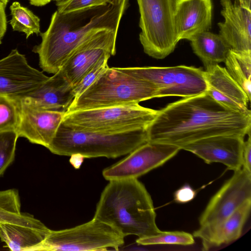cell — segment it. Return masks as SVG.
Masks as SVG:
<instances>
[{"instance_id":"6da1fadb","label":"cell","mask_w":251,"mask_h":251,"mask_svg":"<svg viewBox=\"0 0 251 251\" xmlns=\"http://www.w3.org/2000/svg\"><path fill=\"white\" fill-rule=\"evenodd\" d=\"M251 112L231 109L206 93L185 98L158 110L148 127V141L181 148L188 144L221 135L251 134Z\"/></svg>"},{"instance_id":"7a4b0ae2","label":"cell","mask_w":251,"mask_h":251,"mask_svg":"<svg viewBox=\"0 0 251 251\" xmlns=\"http://www.w3.org/2000/svg\"><path fill=\"white\" fill-rule=\"evenodd\" d=\"M128 0H116L104 4L67 13L55 11L46 31L40 33L41 43L34 47L43 71L54 74L75 50L97 32H117Z\"/></svg>"},{"instance_id":"3957f363","label":"cell","mask_w":251,"mask_h":251,"mask_svg":"<svg viewBox=\"0 0 251 251\" xmlns=\"http://www.w3.org/2000/svg\"><path fill=\"white\" fill-rule=\"evenodd\" d=\"M94 218L125 237L143 238L161 231L156 224L151 197L138 178L109 180L101 194Z\"/></svg>"},{"instance_id":"277c9868","label":"cell","mask_w":251,"mask_h":251,"mask_svg":"<svg viewBox=\"0 0 251 251\" xmlns=\"http://www.w3.org/2000/svg\"><path fill=\"white\" fill-rule=\"evenodd\" d=\"M148 141L146 129L116 133L85 131L61 122L47 149L59 155L115 158L130 153Z\"/></svg>"},{"instance_id":"5b68a950","label":"cell","mask_w":251,"mask_h":251,"mask_svg":"<svg viewBox=\"0 0 251 251\" xmlns=\"http://www.w3.org/2000/svg\"><path fill=\"white\" fill-rule=\"evenodd\" d=\"M159 88L154 84L108 67L79 96L67 112L109 106L139 103L158 98Z\"/></svg>"},{"instance_id":"8992f818","label":"cell","mask_w":251,"mask_h":251,"mask_svg":"<svg viewBox=\"0 0 251 251\" xmlns=\"http://www.w3.org/2000/svg\"><path fill=\"white\" fill-rule=\"evenodd\" d=\"M158 110L139 103L66 113L62 123L77 130L116 133L147 129Z\"/></svg>"},{"instance_id":"52a82bcc","label":"cell","mask_w":251,"mask_h":251,"mask_svg":"<svg viewBox=\"0 0 251 251\" xmlns=\"http://www.w3.org/2000/svg\"><path fill=\"white\" fill-rule=\"evenodd\" d=\"M141 28L139 40L149 56L162 59L178 43L174 25L175 0H137Z\"/></svg>"},{"instance_id":"ba28073f","label":"cell","mask_w":251,"mask_h":251,"mask_svg":"<svg viewBox=\"0 0 251 251\" xmlns=\"http://www.w3.org/2000/svg\"><path fill=\"white\" fill-rule=\"evenodd\" d=\"M125 236L110 225L93 218L70 228L50 230L45 239L31 251L118 250Z\"/></svg>"},{"instance_id":"9c48e42d","label":"cell","mask_w":251,"mask_h":251,"mask_svg":"<svg viewBox=\"0 0 251 251\" xmlns=\"http://www.w3.org/2000/svg\"><path fill=\"white\" fill-rule=\"evenodd\" d=\"M180 150L177 146L148 141L128 155L102 171L104 178L114 179L138 178L175 156Z\"/></svg>"},{"instance_id":"30bf717a","label":"cell","mask_w":251,"mask_h":251,"mask_svg":"<svg viewBox=\"0 0 251 251\" xmlns=\"http://www.w3.org/2000/svg\"><path fill=\"white\" fill-rule=\"evenodd\" d=\"M249 200H251V172L242 166L234 171L211 199L199 219L200 226L219 223Z\"/></svg>"},{"instance_id":"8fae6325","label":"cell","mask_w":251,"mask_h":251,"mask_svg":"<svg viewBox=\"0 0 251 251\" xmlns=\"http://www.w3.org/2000/svg\"><path fill=\"white\" fill-rule=\"evenodd\" d=\"M117 36V32L99 31L75 50L59 70L73 87L100 60L116 54Z\"/></svg>"},{"instance_id":"7c38bea8","label":"cell","mask_w":251,"mask_h":251,"mask_svg":"<svg viewBox=\"0 0 251 251\" xmlns=\"http://www.w3.org/2000/svg\"><path fill=\"white\" fill-rule=\"evenodd\" d=\"M49 77L30 66L17 49L0 60V96L22 97L36 89Z\"/></svg>"},{"instance_id":"4fadbf2b","label":"cell","mask_w":251,"mask_h":251,"mask_svg":"<svg viewBox=\"0 0 251 251\" xmlns=\"http://www.w3.org/2000/svg\"><path fill=\"white\" fill-rule=\"evenodd\" d=\"M244 136L221 135L198 140L183 146L205 163H221L233 171L243 166Z\"/></svg>"},{"instance_id":"5bb4252c","label":"cell","mask_w":251,"mask_h":251,"mask_svg":"<svg viewBox=\"0 0 251 251\" xmlns=\"http://www.w3.org/2000/svg\"><path fill=\"white\" fill-rule=\"evenodd\" d=\"M19 125V137L48 148L54 138L65 113L41 109L21 100Z\"/></svg>"},{"instance_id":"9a60e30c","label":"cell","mask_w":251,"mask_h":251,"mask_svg":"<svg viewBox=\"0 0 251 251\" xmlns=\"http://www.w3.org/2000/svg\"><path fill=\"white\" fill-rule=\"evenodd\" d=\"M224 22L218 24L219 35L230 49L251 52V10L240 6L237 0H221Z\"/></svg>"},{"instance_id":"2e32d148","label":"cell","mask_w":251,"mask_h":251,"mask_svg":"<svg viewBox=\"0 0 251 251\" xmlns=\"http://www.w3.org/2000/svg\"><path fill=\"white\" fill-rule=\"evenodd\" d=\"M212 0H175L174 25L178 42L190 41L212 25Z\"/></svg>"},{"instance_id":"e0dca14e","label":"cell","mask_w":251,"mask_h":251,"mask_svg":"<svg viewBox=\"0 0 251 251\" xmlns=\"http://www.w3.org/2000/svg\"><path fill=\"white\" fill-rule=\"evenodd\" d=\"M18 98L37 108L66 113L75 96L73 86L59 71L36 89Z\"/></svg>"},{"instance_id":"ac0fdd59","label":"cell","mask_w":251,"mask_h":251,"mask_svg":"<svg viewBox=\"0 0 251 251\" xmlns=\"http://www.w3.org/2000/svg\"><path fill=\"white\" fill-rule=\"evenodd\" d=\"M207 93L222 105L235 111L249 112L250 100L241 87L234 80L226 68L218 64L206 68Z\"/></svg>"},{"instance_id":"d6986e66","label":"cell","mask_w":251,"mask_h":251,"mask_svg":"<svg viewBox=\"0 0 251 251\" xmlns=\"http://www.w3.org/2000/svg\"><path fill=\"white\" fill-rule=\"evenodd\" d=\"M251 200L241 204L222 222L212 226H200L193 234L202 241L204 250L228 244L238 239L251 211Z\"/></svg>"},{"instance_id":"ffe728a7","label":"cell","mask_w":251,"mask_h":251,"mask_svg":"<svg viewBox=\"0 0 251 251\" xmlns=\"http://www.w3.org/2000/svg\"><path fill=\"white\" fill-rule=\"evenodd\" d=\"M44 228L11 223L0 224V239L12 251H31L40 244L50 233Z\"/></svg>"},{"instance_id":"44dd1931","label":"cell","mask_w":251,"mask_h":251,"mask_svg":"<svg viewBox=\"0 0 251 251\" xmlns=\"http://www.w3.org/2000/svg\"><path fill=\"white\" fill-rule=\"evenodd\" d=\"M204 71L193 66H176V79L172 88L163 93L161 97L189 98L206 93Z\"/></svg>"},{"instance_id":"7402d4cb","label":"cell","mask_w":251,"mask_h":251,"mask_svg":"<svg viewBox=\"0 0 251 251\" xmlns=\"http://www.w3.org/2000/svg\"><path fill=\"white\" fill-rule=\"evenodd\" d=\"M194 52L205 68L224 62L230 47L219 35L209 31L201 32L191 40Z\"/></svg>"},{"instance_id":"603a6c76","label":"cell","mask_w":251,"mask_h":251,"mask_svg":"<svg viewBox=\"0 0 251 251\" xmlns=\"http://www.w3.org/2000/svg\"><path fill=\"white\" fill-rule=\"evenodd\" d=\"M0 223H11L35 228L47 227L32 215L21 212L19 192L15 189L0 191Z\"/></svg>"},{"instance_id":"cb8c5ba5","label":"cell","mask_w":251,"mask_h":251,"mask_svg":"<svg viewBox=\"0 0 251 251\" xmlns=\"http://www.w3.org/2000/svg\"><path fill=\"white\" fill-rule=\"evenodd\" d=\"M123 72L150 82L159 88L158 98L172 88L176 79V66L118 68Z\"/></svg>"},{"instance_id":"d4e9b609","label":"cell","mask_w":251,"mask_h":251,"mask_svg":"<svg viewBox=\"0 0 251 251\" xmlns=\"http://www.w3.org/2000/svg\"><path fill=\"white\" fill-rule=\"evenodd\" d=\"M224 63L228 74L251 100V52H240L230 49Z\"/></svg>"},{"instance_id":"484cf974","label":"cell","mask_w":251,"mask_h":251,"mask_svg":"<svg viewBox=\"0 0 251 251\" xmlns=\"http://www.w3.org/2000/svg\"><path fill=\"white\" fill-rule=\"evenodd\" d=\"M11 19L9 22L13 31L23 32L27 39L35 33H40V18L27 7L18 1L13 2L10 6Z\"/></svg>"},{"instance_id":"4316f807","label":"cell","mask_w":251,"mask_h":251,"mask_svg":"<svg viewBox=\"0 0 251 251\" xmlns=\"http://www.w3.org/2000/svg\"><path fill=\"white\" fill-rule=\"evenodd\" d=\"M20 116L18 98L0 96V132L17 129Z\"/></svg>"},{"instance_id":"83f0119b","label":"cell","mask_w":251,"mask_h":251,"mask_svg":"<svg viewBox=\"0 0 251 251\" xmlns=\"http://www.w3.org/2000/svg\"><path fill=\"white\" fill-rule=\"evenodd\" d=\"M136 242L142 245H191L194 243L192 234L184 231H162L157 234L138 238Z\"/></svg>"},{"instance_id":"f1b7e54d","label":"cell","mask_w":251,"mask_h":251,"mask_svg":"<svg viewBox=\"0 0 251 251\" xmlns=\"http://www.w3.org/2000/svg\"><path fill=\"white\" fill-rule=\"evenodd\" d=\"M18 138L15 130L0 132V177L14 160Z\"/></svg>"},{"instance_id":"f546056e","label":"cell","mask_w":251,"mask_h":251,"mask_svg":"<svg viewBox=\"0 0 251 251\" xmlns=\"http://www.w3.org/2000/svg\"><path fill=\"white\" fill-rule=\"evenodd\" d=\"M110 57V56H106L100 60L73 87L75 99L86 90L107 69L108 67V61Z\"/></svg>"},{"instance_id":"4dcf8cb0","label":"cell","mask_w":251,"mask_h":251,"mask_svg":"<svg viewBox=\"0 0 251 251\" xmlns=\"http://www.w3.org/2000/svg\"><path fill=\"white\" fill-rule=\"evenodd\" d=\"M107 0H65L56 2L57 11L67 13L94 6L104 4Z\"/></svg>"},{"instance_id":"1f68e13d","label":"cell","mask_w":251,"mask_h":251,"mask_svg":"<svg viewBox=\"0 0 251 251\" xmlns=\"http://www.w3.org/2000/svg\"><path fill=\"white\" fill-rule=\"evenodd\" d=\"M196 195V191L190 186L185 185L175 192L174 199L178 203H186L192 201Z\"/></svg>"},{"instance_id":"d6a6232c","label":"cell","mask_w":251,"mask_h":251,"mask_svg":"<svg viewBox=\"0 0 251 251\" xmlns=\"http://www.w3.org/2000/svg\"><path fill=\"white\" fill-rule=\"evenodd\" d=\"M248 139L244 141L243 150V167L251 172V134Z\"/></svg>"},{"instance_id":"836d02e7","label":"cell","mask_w":251,"mask_h":251,"mask_svg":"<svg viewBox=\"0 0 251 251\" xmlns=\"http://www.w3.org/2000/svg\"><path fill=\"white\" fill-rule=\"evenodd\" d=\"M5 8V7L0 3V37L1 38L4 36L7 27Z\"/></svg>"},{"instance_id":"e575fe53","label":"cell","mask_w":251,"mask_h":251,"mask_svg":"<svg viewBox=\"0 0 251 251\" xmlns=\"http://www.w3.org/2000/svg\"><path fill=\"white\" fill-rule=\"evenodd\" d=\"M31 5L36 6H42L45 5L53 0H28Z\"/></svg>"},{"instance_id":"d590c367","label":"cell","mask_w":251,"mask_h":251,"mask_svg":"<svg viewBox=\"0 0 251 251\" xmlns=\"http://www.w3.org/2000/svg\"><path fill=\"white\" fill-rule=\"evenodd\" d=\"M240 6L247 9L248 10H251L250 8V4H251V0H237Z\"/></svg>"},{"instance_id":"8d00e7d4","label":"cell","mask_w":251,"mask_h":251,"mask_svg":"<svg viewBox=\"0 0 251 251\" xmlns=\"http://www.w3.org/2000/svg\"><path fill=\"white\" fill-rule=\"evenodd\" d=\"M9 0H0V3L6 7Z\"/></svg>"},{"instance_id":"74e56055","label":"cell","mask_w":251,"mask_h":251,"mask_svg":"<svg viewBox=\"0 0 251 251\" xmlns=\"http://www.w3.org/2000/svg\"><path fill=\"white\" fill-rule=\"evenodd\" d=\"M53 0L55 1L56 3V2H60V1H63V0Z\"/></svg>"},{"instance_id":"f35d334b","label":"cell","mask_w":251,"mask_h":251,"mask_svg":"<svg viewBox=\"0 0 251 251\" xmlns=\"http://www.w3.org/2000/svg\"><path fill=\"white\" fill-rule=\"evenodd\" d=\"M108 2H112V1H114L116 0H107Z\"/></svg>"},{"instance_id":"ab89813d","label":"cell","mask_w":251,"mask_h":251,"mask_svg":"<svg viewBox=\"0 0 251 251\" xmlns=\"http://www.w3.org/2000/svg\"><path fill=\"white\" fill-rule=\"evenodd\" d=\"M2 38L0 37V44H1V40H2Z\"/></svg>"}]
</instances>
